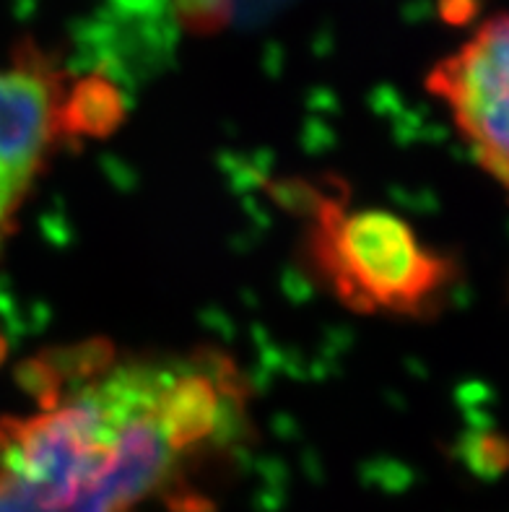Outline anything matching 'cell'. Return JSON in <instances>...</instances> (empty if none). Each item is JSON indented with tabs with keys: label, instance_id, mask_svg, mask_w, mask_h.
Segmentation results:
<instances>
[{
	"label": "cell",
	"instance_id": "obj_4",
	"mask_svg": "<svg viewBox=\"0 0 509 512\" xmlns=\"http://www.w3.org/2000/svg\"><path fill=\"white\" fill-rule=\"evenodd\" d=\"M445 99L478 164L509 190V16L478 26L426 81Z\"/></svg>",
	"mask_w": 509,
	"mask_h": 512
},
{
	"label": "cell",
	"instance_id": "obj_6",
	"mask_svg": "<svg viewBox=\"0 0 509 512\" xmlns=\"http://www.w3.org/2000/svg\"><path fill=\"white\" fill-rule=\"evenodd\" d=\"M471 468L484 476H497L509 468V437L486 435L471 445Z\"/></svg>",
	"mask_w": 509,
	"mask_h": 512
},
{
	"label": "cell",
	"instance_id": "obj_5",
	"mask_svg": "<svg viewBox=\"0 0 509 512\" xmlns=\"http://www.w3.org/2000/svg\"><path fill=\"white\" fill-rule=\"evenodd\" d=\"M123 94L102 76L81 78L65 91L60 102L58 123L63 141L73 138H104L123 123Z\"/></svg>",
	"mask_w": 509,
	"mask_h": 512
},
{
	"label": "cell",
	"instance_id": "obj_3",
	"mask_svg": "<svg viewBox=\"0 0 509 512\" xmlns=\"http://www.w3.org/2000/svg\"><path fill=\"white\" fill-rule=\"evenodd\" d=\"M65 84L37 47L21 45L11 68H0V247L32 193L60 136Z\"/></svg>",
	"mask_w": 509,
	"mask_h": 512
},
{
	"label": "cell",
	"instance_id": "obj_2",
	"mask_svg": "<svg viewBox=\"0 0 509 512\" xmlns=\"http://www.w3.org/2000/svg\"><path fill=\"white\" fill-rule=\"evenodd\" d=\"M310 221L312 266L348 310L429 318L458 273L447 255L380 208L348 211L341 195L328 193Z\"/></svg>",
	"mask_w": 509,
	"mask_h": 512
},
{
	"label": "cell",
	"instance_id": "obj_7",
	"mask_svg": "<svg viewBox=\"0 0 509 512\" xmlns=\"http://www.w3.org/2000/svg\"><path fill=\"white\" fill-rule=\"evenodd\" d=\"M180 19L193 32H216L226 19V0H180Z\"/></svg>",
	"mask_w": 509,
	"mask_h": 512
},
{
	"label": "cell",
	"instance_id": "obj_8",
	"mask_svg": "<svg viewBox=\"0 0 509 512\" xmlns=\"http://www.w3.org/2000/svg\"><path fill=\"white\" fill-rule=\"evenodd\" d=\"M3 351H6V349H3V344H0V357H3Z\"/></svg>",
	"mask_w": 509,
	"mask_h": 512
},
{
	"label": "cell",
	"instance_id": "obj_1",
	"mask_svg": "<svg viewBox=\"0 0 509 512\" xmlns=\"http://www.w3.org/2000/svg\"><path fill=\"white\" fill-rule=\"evenodd\" d=\"M167 367L112 364L32 416L0 419V512H133L177 476L159 419Z\"/></svg>",
	"mask_w": 509,
	"mask_h": 512
}]
</instances>
